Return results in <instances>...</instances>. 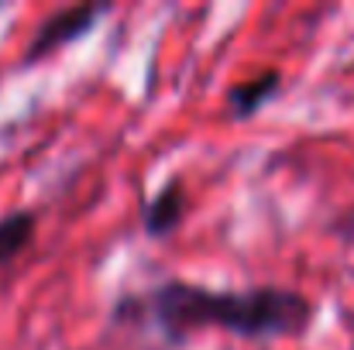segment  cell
Returning a JSON list of instances; mask_svg holds the SVG:
<instances>
[{
  "mask_svg": "<svg viewBox=\"0 0 354 350\" xmlns=\"http://www.w3.org/2000/svg\"><path fill=\"white\" fill-rule=\"evenodd\" d=\"M279 90H282V72L279 69H261L258 76L234 83L227 90V114H231V120H248L265 104H272L279 97Z\"/></svg>",
  "mask_w": 354,
  "mask_h": 350,
  "instance_id": "cell-4",
  "label": "cell"
},
{
  "mask_svg": "<svg viewBox=\"0 0 354 350\" xmlns=\"http://www.w3.org/2000/svg\"><path fill=\"white\" fill-rule=\"evenodd\" d=\"M0 7H3V3H0Z\"/></svg>",
  "mask_w": 354,
  "mask_h": 350,
  "instance_id": "cell-6",
  "label": "cell"
},
{
  "mask_svg": "<svg viewBox=\"0 0 354 350\" xmlns=\"http://www.w3.org/2000/svg\"><path fill=\"white\" fill-rule=\"evenodd\" d=\"M313 316L317 302L296 289H207L183 278H165L145 292H127L111 309L114 327L158 333L165 344H183L203 327H217L241 340L303 337Z\"/></svg>",
  "mask_w": 354,
  "mask_h": 350,
  "instance_id": "cell-1",
  "label": "cell"
},
{
  "mask_svg": "<svg viewBox=\"0 0 354 350\" xmlns=\"http://www.w3.org/2000/svg\"><path fill=\"white\" fill-rule=\"evenodd\" d=\"M38 231V217L35 210H10L0 217V268L10 264Z\"/></svg>",
  "mask_w": 354,
  "mask_h": 350,
  "instance_id": "cell-5",
  "label": "cell"
},
{
  "mask_svg": "<svg viewBox=\"0 0 354 350\" xmlns=\"http://www.w3.org/2000/svg\"><path fill=\"white\" fill-rule=\"evenodd\" d=\"M186 210H189L186 182H183V175H169L162 182V189L141 206V231L162 240L172 231H179V224L186 220Z\"/></svg>",
  "mask_w": 354,
  "mask_h": 350,
  "instance_id": "cell-3",
  "label": "cell"
},
{
  "mask_svg": "<svg viewBox=\"0 0 354 350\" xmlns=\"http://www.w3.org/2000/svg\"><path fill=\"white\" fill-rule=\"evenodd\" d=\"M111 10H114L111 0L73 3V7H59V10H52V14L35 28V35H31L28 48H24V66H35V62L48 59L52 52H59V48H66V45L86 38V35L97 28V21L107 17Z\"/></svg>",
  "mask_w": 354,
  "mask_h": 350,
  "instance_id": "cell-2",
  "label": "cell"
}]
</instances>
